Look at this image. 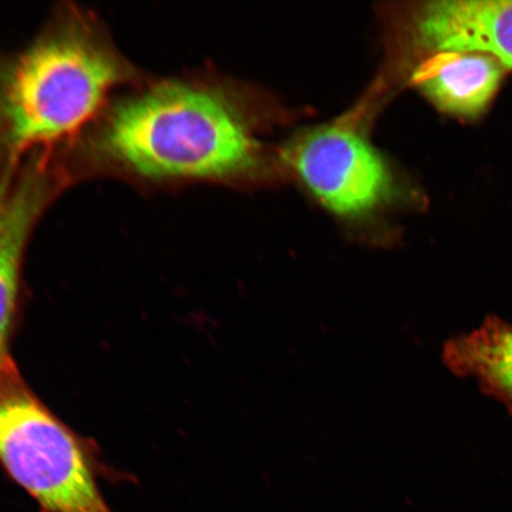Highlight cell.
<instances>
[{
    "label": "cell",
    "instance_id": "1",
    "mask_svg": "<svg viewBox=\"0 0 512 512\" xmlns=\"http://www.w3.org/2000/svg\"><path fill=\"white\" fill-rule=\"evenodd\" d=\"M136 76L93 17L60 11L27 49L0 59V174L74 137Z\"/></svg>",
    "mask_w": 512,
    "mask_h": 512
},
{
    "label": "cell",
    "instance_id": "2",
    "mask_svg": "<svg viewBox=\"0 0 512 512\" xmlns=\"http://www.w3.org/2000/svg\"><path fill=\"white\" fill-rule=\"evenodd\" d=\"M88 155L101 169L162 184L247 171L255 145L220 92L163 80L108 107L89 138Z\"/></svg>",
    "mask_w": 512,
    "mask_h": 512
},
{
    "label": "cell",
    "instance_id": "3",
    "mask_svg": "<svg viewBox=\"0 0 512 512\" xmlns=\"http://www.w3.org/2000/svg\"><path fill=\"white\" fill-rule=\"evenodd\" d=\"M0 465L44 512H113L85 444L14 363L0 371Z\"/></svg>",
    "mask_w": 512,
    "mask_h": 512
},
{
    "label": "cell",
    "instance_id": "4",
    "mask_svg": "<svg viewBox=\"0 0 512 512\" xmlns=\"http://www.w3.org/2000/svg\"><path fill=\"white\" fill-rule=\"evenodd\" d=\"M288 160L313 195L341 216L369 213L393 192L379 152L348 128H315L296 140Z\"/></svg>",
    "mask_w": 512,
    "mask_h": 512
},
{
    "label": "cell",
    "instance_id": "5",
    "mask_svg": "<svg viewBox=\"0 0 512 512\" xmlns=\"http://www.w3.org/2000/svg\"><path fill=\"white\" fill-rule=\"evenodd\" d=\"M54 163L25 159L9 175L0 176V371L14 363L10 345L22 294L25 252L38 220L66 185Z\"/></svg>",
    "mask_w": 512,
    "mask_h": 512
},
{
    "label": "cell",
    "instance_id": "6",
    "mask_svg": "<svg viewBox=\"0 0 512 512\" xmlns=\"http://www.w3.org/2000/svg\"><path fill=\"white\" fill-rule=\"evenodd\" d=\"M422 46L439 53H480L512 69V0H441L418 19Z\"/></svg>",
    "mask_w": 512,
    "mask_h": 512
},
{
    "label": "cell",
    "instance_id": "7",
    "mask_svg": "<svg viewBox=\"0 0 512 512\" xmlns=\"http://www.w3.org/2000/svg\"><path fill=\"white\" fill-rule=\"evenodd\" d=\"M504 69L501 62L486 54L439 53L420 67L414 79L441 111L475 118L494 99Z\"/></svg>",
    "mask_w": 512,
    "mask_h": 512
},
{
    "label": "cell",
    "instance_id": "8",
    "mask_svg": "<svg viewBox=\"0 0 512 512\" xmlns=\"http://www.w3.org/2000/svg\"><path fill=\"white\" fill-rule=\"evenodd\" d=\"M443 360L452 373L476 380L512 412V325L489 317L477 329L445 343Z\"/></svg>",
    "mask_w": 512,
    "mask_h": 512
}]
</instances>
